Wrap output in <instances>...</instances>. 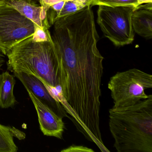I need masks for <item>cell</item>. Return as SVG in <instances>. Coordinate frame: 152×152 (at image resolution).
<instances>
[{
  "mask_svg": "<svg viewBox=\"0 0 152 152\" xmlns=\"http://www.w3.org/2000/svg\"><path fill=\"white\" fill-rule=\"evenodd\" d=\"M35 25L7 4L0 6V48L8 51L34 33Z\"/></svg>",
  "mask_w": 152,
  "mask_h": 152,
  "instance_id": "6",
  "label": "cell"
},
{
  "mask_svg": "<svg viewBox=\"0 0 152 152\" xmlns=\"http://www.w3.org/2000/svg\"><path fill=\"white\" fill-rule=\"evenodd\" d=\"M138 5H142L145 3H152V0H137Z\"/></svg>",
  "mask_w": 152,
  "mask_h": 152,
  "instance_id": "19",
  "label": "cell"
},
{
  "mask_svg": "<svg viewBox=\"0 0 152 152\" xmlns=\"http://www.w3.org/2000/svg\"><path fill=\"white\" fill-rule=\"evenodd\" d=\"M63 1H65V0H39L41 6L45 8L48 11L51 6ZM65 1H67V0H65Z\"/></svg>",
  "mask_w": 152,
  "mask_h": 152,
  "instance_id": "17",
  "label": "cell"
},
{
  "mask_svg": "<svg viewBox=\"0 0 152 152\" xmlns=\"http://www.w3.org/2000/svg\"><path fill=\"white\" fill-rule=\"evenodd\" d=\"M109 126L118 152H152V95L109 110Z\"/></svg>",
  "mask_w": 152,
  "mask_h": 152,
  "instance_id": "2",
  "label": "cell"
},
{
  "mask_svg": "<svg viewBox=\"0 0 152 152\" xmlns=\"http://www.w3.org/2000/svg\"><path fill=\"white\" fill-rule=\"evenodd\" d=\"M134 32L147 39L152 38V3L139 5L131 17Z\"/></svg>",
  "mask_w": 152,
  "mask_h": 152,
  "instance_id": "10",
  "label": "cell"
},
{
  "mask_svg": "<svg viewBox=\"0 0 152 152\" xmlns=\"http://www.w3.org/2000/svg\"><path fill=\"white\" fill-rule=\"evenodd\" d=\"M152 88V75L137 68L118 72L110 78L108 88L113 107L130 106L149 97L145 90Z\"/></svg>",
  "mask_w": 152,
  "mask_h": 152,
  "instance_id": "4",
  "label": "cell"
},
{
  "mask_svg": "<svg viewBox=\"0 0 152 152\" xmlns=\"http://www.w3.org/2000/svg\"><path fill=\"white\" fill-rule=\"evenodd\" d=\"M6 53L1 48H0V69L4 65L6 62Z\"/></svg>",
  "mask_w": 152,
  "mask_h": 152,
  "instance_id": "18",
  "label": "cell"
},
{
  "mask_svg": "<svg viewBox=\"0 0 152 152\" xmlns=\"http://www.w3.org/2000/svg\"><path fill=\"white\" fill-rule=\"evenodd\" d=\"M5 4V0H0V6Z\"/></svg>",
  "mask_w": 152,
  "mask_h": 152,
  "instance_id": "20",
  "label": "cell"
},
{
  "mask_svg": "<svg viewBox=\"0 0 152 152\" xmlns=\"http://www.w3.org/2000/svg\"><path fill=\"white\" fill-rule=\"evenodd\" d=\"M99 6L97 22L105 37L116 47L132 43L135 33L132 24V15L137 7Z\"/></svg>",
  "mask_w": 152,
  "mask_h": 152,
  "instance_id": "5",
  "label": "cell"
},
{
  "mask_svg": "<svg viewBox=\"0 0 152 152\" xmlns=\"http://www.w3.org/2000/svg\"><path fill=\"white\" fill-rule=\"evenodd\" d=\"M5 3L41 29L49 30L51 25L49 20L48 11L41 6H36L25 0H5Z\"/></svg>",
  "mask_w": 152,
  "mask_h": 152,
  "instance_id": "9",
  "label": "cell"
},
{
  "mask_svg": "<svg viewBox=\"0 0 152 152\" xmlns=\"http://www.w3.org/2000/svg\"><path fill=\"white\" fill-rule=\"evenodd\" d=\"M91 7L94 6H106L115 7L119 6H132L137 7V0H91Z\"/></svg>",
  "mask_w": 152,
  "mask_h": 152,
  "instance_id": "14",
  "label": "cell"
},
{
  "mask_svg": "<svg viewBox=\"0 0 152 152\" xmlns=\"http://www.w3.org/2000/svg\"><path fill=\"white\" fill-rule=\"evenodd\" d=\"M61 152H94L91 148L83 145H73L67 148L61 150Z\"/></svg>",
  "mask_w": 152,
  "mask_h": 152,
  "instance_id": "16",
  "label": "cell"
},
{
  "mask_svg": "<svg viewBox=\"0 0 152 152\" xmlns=\"http://www.w3.org/2000/svg\"><path fill=\"white\" fill-rule=\"evenodd\" d=\"M51 35L59 61L60 102L76 129L103 152L100 129L104 57L90 5L57 19Z\"/></svg>",
  "mask_w": 152,
  "mask_h": 152,
  "instance_id": "1",
  "label": "cell"
},
{
  "mask_svg": "<svg viewBox=\"0 0 152 152\" xmlns=\"http://www.w3.org/2000/svg\"><path fill=\"white\" fill-rule=\"evenodd\" d=\"M8 70L23 72L39 79L44 84L61 89L59 61L51 39L36 42L31 37L16 44L7 53Z\"/></svg>",
  "mask_w": 152,
  "mask_h": 152,
  "instance_id": "3",
  "label": "cell"
},
{
  "mask_svg": "<svg viewBox=\"0 0 152 152\" xmlns=\"http://www.w3.org/2000/svg\"><path fill=\"white\" fill-rule=\"evenodd\" d=\"M14 75L22 83L26 90H29L44 104L62 118L70 117L61 102L49 91L43 82L32 75L23 72L14 73Z\"/></svg>",
  "mask_w": 152,
  "mask_h": 152,
  "instance_id": "7",
  "label": "cell"
},
{
  "mask_svg": "<svg viewBox=\"0 0 152 152\" xmlns=\"http://www.w3.org/2000/svg\"><path fill=\"white\" fill-rule=\"evenodd\" d=\"M16 81L15 77L8 71L0 74V107H12L16 103L14 94Z\"/></svg>",
  "mask_w": 152,
  "mask_h": 152,
  "instance_id": "11",
  "label": "cell"
},
{
  "mask_svg": "<svg viewBox=\"0 0 152 152\" xmlns=\"http://www.w3.org/2000/svg\"><path fill=\"white\" fill-rule=\"evenodd\" d=\"M37 111L40 128L44 135L62 139L65 127L63 118L41 102L32 92L27 90Z\"/></svg>",
  "mask_w": 152,
  "mask_h": 152,
  "instance_id": "8",
  "label": "cell"
},
{
  "mask_svg": "<svg viewBox=\"0 0 152 152\" xmlns=\"http://www.w3.org/2000/svg\"><path fill=\"white\" fill-rule=\"evenodd\" d=\"M14 137L24 139L25 134L14 127L0 124V152H17L18 148L14 141Z\"/></svg>",
  "mask_w": 152,
  "mask_h": 152,
  "instance_id": "12",
  "label": "cell"
},
{
  "mask_svg": "<svg viewBox=\"0 0 152 152\" xmlns=\"http://www.w3.org/2000/svg\"><path fill=\"white\" fill-rule=\"evenodd\" d=\"M32 38L34 41H48L51 39V34L49 30H43L35 25L34 33L32 36Z\"/></svg>",
  "mask_w": 152,
  "mask_h": 152,
  "instance_id": "15",
  "label": "cell"
},
{
  "mask_svg": "<svg viewBox=\"0 0 152 152\" xmlns=\"http://www.w3.org/2000/svg\"><path fill=\"white\" fill-rule=\"evenodd\" d=\"M90 2L91 0L66 1L62 10L54 17L51 23V25H53L55 21L58 18L73 14L80 10L84 7L90 5Z\"/></svg>",
  "mask_w": 152,
  "mask_h": 152,
  "instance_id": "13",
  "label": "cell"
},
{
  "mask_svg": "<svg viewBox=\"0 0 152 152\" xmlns=\"http://www.w3.org/2000/svg\"><path fill=\"white\" fill-rule=\"evenodd\" d=\"M26 1H27V2H29L30 3H33V2L34 0H25Z\"/></svg>",
  "mask_w": 152,
  "mask_h": 152,
  "instance_id": "21",
  "label": "cell"
}]
</instances>
